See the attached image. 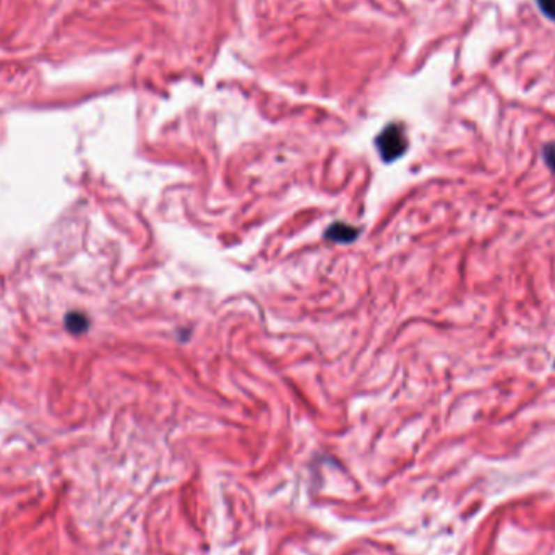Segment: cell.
<instances>
[{
    "label": "cell",
    "instance_id": "1",
    "mask_svg": "<svg viewBox=\"0 0 555 555\" xmlns=\"http://www.w3.org/2000/svg\"><path fill=\"white\" fill-rule=\"evenodd\" d=\"M377 148H379L380 156L383 158L385 162H391L398 160L408 150V138L403 126L400 123H390L386 126L379 137H377Z\"/></svg>",
    "mask_w": 555,
    "mask_h": 555
},
{
    "label": "cell",
    "instance_id": "2",
    "mask_svg": "<svg viewBox=\"0 0 555 555\" xmlns=\"http://www.w3.org/2000/svg\"><path fill=\"white\" fill-rule=\"evenodd\" d=\"M359 231L356 227L344 225V222H335L331 225L328 229L325 232V237L331 242H343V244H348V242H353L356 237H358Z\"/></svg>",
    "mask_w": 555,
    "mask_h": 555
},
{
    "label": "cell",
    "instance_id": "3",
    "mask_svg": "<svg viewBox=\"0 0 555 555\" xmlns=\"http://www.w3.org/2000/svg\"><path fill=\"white\" fill-rule=\"evenodd\" d=\"M67 326L70 331H77V333H80V331L86 330L88 320L80 314H77V315L72 314V315H68V319H67Z\"/></svg>",
    "mask_w": 555,
    "mask_h": 555
},
{
    "label": "cell",
    "instance_id": "4",
    "mask_svg": "<svg viewBox=\"0 0 555 555\" xmlns=\"http://www.w3.org/2000/svg\"><path fill=\"white\" fill-rule=\"evenodd\" d=\"M541 12L555 22V0H536Z\"/></svg>",
    "mask_w": 555,
    "mask_h": 555
},
{
    "label": "cell",
    "instance_id": "5",
    "mask_svg": "<svg viewBox=\"0 0 555 555\" xmlns=\"http://www.w3.org/2000/svg\"><path fill=\"white\" fill-rule=\"evenodd\" d=\"M544 158H546L547 166L555 171V145H547L544 148Z\"/></svg>",
    "mask_w": 555,
    "mask_h": 555
}]
</instances>
